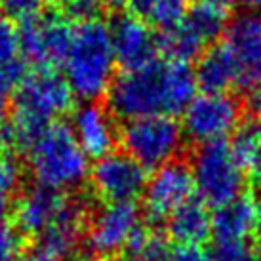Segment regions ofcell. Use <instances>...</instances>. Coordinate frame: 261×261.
Segmentation results:
<instances>
[{"mask_svg":"<svg viewBox=\"0 0 261 261\" xmlns=\"http://www.w3.org/2000/svg\"><path fill=\"white\" fill-rule=\"evenodd\" d=\"M139 229V210L134 202L105 204L90 219L88 248L99 257H111L126 250Z\"/></svg>","mask_w":261,"mask_h":261,"instance_id":"7c38bea8","label":"cell"},{"mask_svg":"<svg viewBox=\"0 0 261 261\" xmlns=\"http://www.w3.org/2000/svg\"><path fill=\"white\" fill-rule=\"evenodd\" d=\"M189 12V0H152L147 15L162 33L174 29Z\"/></svg>","mask_w":261,"mask_h":261,"instance_id":"7402d4cb","label":"cell"},{"mask_svg":"<svg viewBox=\"0 0 261 261\" xmlns=\"http://www.w3.org/2000/svg\"><path fill=\"white\" fill-rule=\"evenodd\" d=\"M103 0H65L61 8L65 10L69 15L79 17L80 21L84 19H94L95 14L99 12Z\"/></svg>","mask_w":261,"mask_h":261,"instance_id":"f1b7e54d","label":"cell"},{"mask_svg":"<svg viewBox=\"0 0 261 261\" xmlns=\"http://www.w3.org/2000/svg\"><path fill=\"white\" fill-rule=\"evenodd\" d=\"M124 152L141 166L156 170L174 162L183 147V128L174 116L130 120L120 132Z\"/></svg>","mask_w":261,"mask_h":261,"instance_id":"8992f818","label":"cell"},{"mask_svg":"<svg viewBox=\"0 0 261 261\" xmlns=\"http://www.w3.org/2000/svg\"><path fill=\"white\" fill-rule=\"evenodd\" d=\"M115 65L107 23L94 17L73 25L71 44L63 59L65 80L73 95L94 101L107 94L115 80Z\"/></svg>","mask_w":261,"mask_h":261,"instance_id":"3957f363","label":"cell"},{"mask_svg":"<svg viewBox=\"0 0 261 261\" xmlns=\"http://www.w3.org/2000/svg\"><path fill=\"white\" fill-rule=\"evenodd\" d=\"M254 231V202L240 195L231 202L218 206L212 214V234L216 242L246 240Z\"/></svg>","mask_w":261,"mask_h":261,"instance_id":"d6986e66","label":"cell"},{"mask_svg":"<svg viewBox=\"0 0 261 261\" xmlns=\"http://www.w3.org/2000/svg\"><path fill=\"white\" fill-rule=\"evenodd\" d=\"M65 261H94V259L88 257V255H71V257H67Z\"/></svg>","mask_w":261,"mask_h":261,"instance_id":"74e56055","label":"cell"},{"mask_svg":"<svg viewBox=\"0 0 261 261\" xmlns=\"http://www.w3.org/2000/svg\"><path fill=\"white\" fill-rule=\"evenodd\" d=\"M58 2H59V4H63V2H65V0H58Z\"/></svg>","mask_w":261,"mask_h":261,"instance_id":"f35d334b","label":"cell"},{"mask_svg":"<svg viewBox=\"0 0 261 261\" xmlns=\"http://www.w3.org/2000/svg\"><path fill=\"white\" fill-rule=\"evenodd\" d=\"M79 212H84V206L67 196L61 191L33 185L25 189L14 206L15 229L21 234L40 237L50 227L61 223L63 219L71 218Z\"/></svg>","mask_w":261,"mask_h":261,"instance_id":"30bf717a","label":"cell"},{"mask_svg":"<svg viewBox=\"0 0 261 261\" xmlns=\"http://www.w3.org/2000/svg\"><path fill=\"white\" fill-rule=\"evenodd\" d=\"M95 195L111 202H134L143 195L147 170L124 151H113L95 162L90 172Z\"/></svg>","mask_w":261,"mask_h":261,"instance_id":"8fae6325","label":"cell"},{"mask_svg":"<svg viewBox=\"0 0 261 261\" xmlns=\"http://www.w3.org/2000/svg\"><path fill=\"white\" fill-rule=\"evenodd\" d=\"M168 234L179 246H200L212 234V214L206 202L191 198L168 218Z\"/></svg>","mask_w":261,"mask_h":261,"instance_id":"ac0fdd59","label":"cell"},{"mask_svg":"<svg viewBox=\"0 0 261 261\" xmlns=\"http://www.w3.org/2000/svg\"><path fill=\"white\" fill-rule=\"evenodd\" d=\"M23 76H25L23 61H15V63H8V65L0 63V105L17 90Z\"/></svg>","mask_w":261,"mask_h":261,"instance_id":"484cf974","label":"cell"},{"mask_svg":"<svg viewBox=\"0 0 261 261\" xmlns=\"http://www.w3.org/2000/svg\"><path fill=\"white\" fill-rule=\"evenodd\" d=\"M195 76L200 90L208 94H227L229 88L239 86V69L223 42L208 48L200 56Z\"/></svg>","mask_w":261,"mask_h":261,"instance_id":"e0dca14e","label":"cell"},{"mask_svg":"<svg viewBox=\"0 0 261 261\" xmlns=\"http://www.w3.org/2000/svg\"><path fill=\"white\" fill-rule=\"evenodd\" d=\"M19 56H21V51H19L17 29L8 19L0 17V63L8 65V63L21 61Z\"/></svg>","mask_w":261,"mask_h":261,"instance_id":"cb8c5ba5","label":"cell"},{"mask_svg":"<svg viewBox=\"0 0 261 261\" xmlns=\"http://www.w3.org/2000/svg\"><path fill=\"white\" fill-rule=\"evenodd\" d=\"M48 0H0L4 12L17 19H29L33 15H38L46 6Z\"/></svg>","mask_w":261,"mask_h":261,"instance_id":"83f0119b","label":"cell"},{"mask_svg":"<svg viewBox=\"0 0 261 261\" xmlns=\"http://www.w3.org/2000/svg\"><path fill=\"white\" fill-rule=\"evenodd\" d=\"M240 122V105L229 94H196L183 111V132L198 143L223 141Z\"/></svg>","mask_w":261,"mask_h":261,"instance_id":"9c48e42d","label":"cell"},{"mask_svg":"<svg viewBox=\"0 0 261 261\" xmlns=\"http://www.w3.org/2000/svg\"><path fill=\"white\" fill-rule=\"evenodd\" d=\"M214 261H261V246L246 240L234 242H216Z\"/></svg>","mask_w":261,"mask_h":261,"instance_id":"603a6c76","label":"cell"},{"mask_svg":"<svg viewBox=\"0 0 261 261\" xmlns=\"http://www.w3.org/2000/svg\"><path fill=\"white\" fill-rule=\"evenodd\" d=\"M73 97L65 76L54 69L25 74L15 90L12 116L0 124V145L8 151L27 152L44 128L73 107Z\"/></svg>","mask_w":261,"mask_h":261,"instance_id":"7a4b0ae2","label":"cell"},{"mask_svg":"<svg viewBox=\"0 0 261 261\" xmlns=\"http://www.w3.org/2000/svg\"><path fill=\"white\" fill-rule=\"evenodd\" d=\"M225 46L239 69V88L244 94L261 86V17L240 15L227 27Z\"/></svg>","mask_w":261,"mask_h":261,"instance_id":"5bb4252c","label":"cell"},{"mask_svg":"<svg viewBox=\"0 0 261 261\" xmlns=\"http://www.w3.org/2000/svg\"><path fill=\"white\" fill-rule=\"evenodd\" d=\"M198 4H204V6H212V8H218V10H223L227 12L229 8H232L239 0H196Z\"/></svg>","mask_w":261,"mask_h":261,"instance_id":"e575fe53","label":"cell"},{"mask_svg":"<svg viewBox=\"0 0 261 261\" xmlns=\"http://www.w3.org/2000/svg\"><path fill=\"white\" fill-rule=\"evenodd\" d=\"M109 33L116 63H120L124 71L139 69L154 61L159 40L139 15L120 14L109 25Z\"/></svg>","mask_w":261,"mask_h":261,"instance_id":"9a60e30c","label":"cell"},{"mask_svg":"<svg viewBox=\"0 0 261 261\" xmlns=\"http://www.w3.org/2000/svg\"><path fill=\"white\" fill-rule=\"evenodd\" d=\"M170 261H214L200 246H179L172 252Z\"/></svg>","mask_w":261,"mask_h":261,"instance_id":"4dcf8cb0","label":"cell"},{"mask_svg":"<svg viewBox=\"0 0 261 261\" xmlns=\"http://www.w3.org/2000/svg\"><path fill=\"white\" fill-rule=\"evenodd\" d=\"M21 179V168L10 154L0 152V193L10 195L14 193L15 187Z\"/></svg>","mask_w":261,"mask_h":261,"instance_id":"4316f807","label":"cell"},{"mask_svg":"<svg viewBox=\"0 0 261 261\" xmlns=\"http://www.w3.org/2000/svg\"><path fill=\"white\" fill-rule=\"evenodd\" d=\"M193 174L187 164L174 160L156 168L143 191L147 214L152 219H168L181 204L193 198Z\"/></svg>","mask_w":261,"mask_h":261,"instance_id":"4fadbf2b","label":"cell"},{"mask_svg":"<svg viewBox=\"0 0 261 261\" xmlns=\"http://www.w3.org/2000/svg\"><path fill=\"white\" fill-rule=\"evenodd\" d=\"M252 202H254V229L257 232V237L261 239V189Z\"/></svg>","mask_w":261,"mask_h":261,"instance_id":"836d02e7","label":"cell"},{"mask_svg":"<svg viewBox=\"0 0 261 261\" xmlns=\"http://www.w3.org/2000/svg\"><path fill=\"white\" fill-rule=\"evenodd\" d=\"M227 14L223 10L204 4L189 8L187 15L174 29L162 33L159 46L168 54V59L185 61L202 56L204 50L227 31Z\"/></svg>","mask_w":261,"mask_h":261,"instance_id":"52a82bcc","label":"cell"},{"mask_svg":"<svg viewBox=\"0 0 261 261\" xmlns=\"http://www.w3.org/2000/svg\"><path fill=\"white\" fill-rule=\"evenodd\" d=\"M132 261H170L172 248L164 234L149 229H139L126 248Z\"/></svg>","mask_w":261,"mask_h":261,"instance_id":"44dd1931","label":"cell"},{"mask_svg":"<svg viewBox=\"0 0 261 261\" xmlns=\"http://www.w3.org/2000/svg\"><path fill=\"white\" fill-rule=\"evenodd\" d=\"M21 232L8 223L0 221V261H19L21 257Z\"/></svg>","mask_w":261,"mask_h":261,"instance_id":"d4e9b609","label":"cell"},{"mask_svg":"<svg viewBox=\"0 0 261 261\" xmlns=\"http://www.w3.org/2000/svg\"><path fill=\"white\" fill-rule=\"evenodd\" d=\"M195 71L185 61L154 59L118 74L109 92L111 115L126 122L147 116H174L187 109L196 95Z\"/></svg>","mask_w":261,"mask_h":261,"instance_id":"6da1fadb","label":"cell"},{"mask_svg":"<svg viewBox=\"0 0 261 261\" xmlns=\"http://www.w3.org/2000/svg\"><path fill=\"white\" fill-rule=\"evenodd\" d=\"M103 2H107L111 8L120 10L124 14L141 15L147 14V10H149L152 0H103Z\"/></svg>","mask_w":261,"mask_h":261,"instance_id":"f546056e","label":"cell"},{"mask_svg":"<svg viewBox=\"0 0 261 261\" xmlns=\"http://www.w3.org/2000/svg\"><path fill=\"white\" fill-rule=\"evenodd\" d=\"M231 151L242 172L261 181V120H250L237 128Z\"/></svg>","mask_w":261,"mask_h":261,"instance_id":"ffe728a7","label":"cell"},{"mask_svg":"<svg viewBox=\"0 0 261 261\" xmlns=\"http://www.w3.org/2000/svg\"><path fill=\"white\" fill-rule=\"evenodd\" d=\"M19 261H59V259L56 255H51L48 250H44L40 244L35 242L27 252H23Z\"/></svg>","mask_w":261,"mask_h":261,"instance_id":"1f68e13d","label":"cell"},{"mask_svg":"<svg viewBox=\"0 0 261 261\" xmlns=\"http://www.w3.org/2000/svg\"><path fill=\"white\" fill-rule=\"evenodd\" d=\"M71 130L88 159L92 156L99 160L107 156L118 139L111 111L94 101L84 103L74 111Z\"/></svg>","mask_w":261,"mask_h":261,"instance_id":"2e32d148","label":"cell"},{"mask_svg":"<svg viewBox=\"0 0 261 261\" xmlns=\"http://www.w3.org/2000/svg\"><path fill=\"white\" fill-rule=\"evenodd\" d=\"M246 109L254 116L261 118V86L246 92Z\"/></svg>","mask_w":261,"mask_h":261,"instance_id":"d6a6232c","label":"cell"},{"mask_svg":"<svg viewBox=\"0 0 261 261\" xmlns=\"http://www.w3.org/2000/svg\"><path fill=\"white\" fill-rule=\"evenodd\" d=\"M191 174L198 198L216 208L239 198L244 189V172L225 141L200 147L193 156Z\"/></svg>","mask_w":261,"mask_h":261,"instance_id":"5b68a950","label":"cell"},{"mask_svg":"<svg viewBox=\"0 0 261 261\" xmlns=\"http://www.w3.org/2000/svg\"><path fill=\"white\" fill-rule=\"evenodd\" d=\"M17 35L23 58L35 63L37 69H54L63 65L73 25L61 14H38L23 19Z\"/></svg>","mask_w":261,"mask_h":261,"instance_id":"ba28073f","label":"cell"},{"mask_svg":"<svg viewBox=\"0 0 261 261\" xmlns=\"http://www.w3.org/2000/svg\"><path fill=\"white\" fill-rule=\"evenodd\" d=\"M246 8H250L252 12H261V0H240Z\"/></svg>","mask_w":261,"mask_h":261,"instance_id":"8d00e7d4","label":"cell"},{"mask_svg":"<svg viewBox=\"0 0 261 261\" xmlns=\"http://www.w3.org/2000/svg\"><path fill=\"white\" fill-rule=\"evenodd\" d=\"M29 168L37 185L69 191L82 185L90 174V162L74 138L71 126L54 122L35 139L27 151Z\"/></svg>","mask_w":261,"mask_h":261,"instance_id":"277c9868","label":"cell"},{"mask_svg":"<svg viewBox=\"0 0 261 261\" xmlns=\"http://www.w3.org/2000/svg\"><path fill=\"white\" fill-rule=\"evenodd\" d=\"M8 208H10V202H8V195L0 193V221H4V219H6Z\"/></svg>","mask_w":261,"mask_h":261,"instance_id":"d590c367","label":"cell"}]
</instances>
